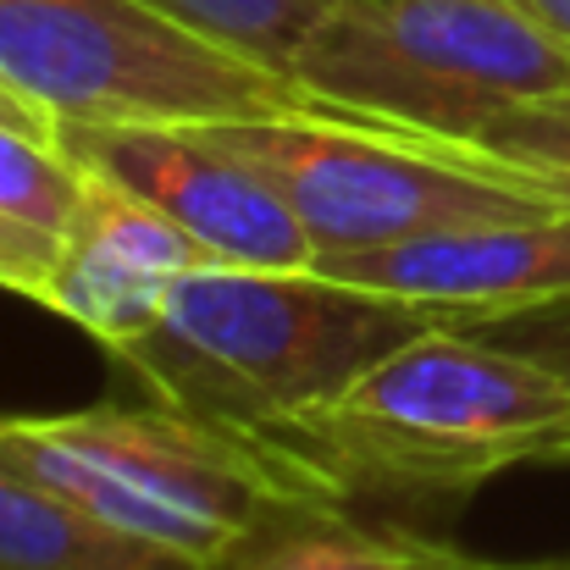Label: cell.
I'll return each mask as SVG.
<instances>
[{"label":"cell","mask_w":570,"mask_h":570,"mask_svg":"<svg viewBox=\"0 0 570 570\" xmlns=\"http://www.w3.org/2000/svg\"><path fill=\"white\" fill-rule=\"evenodd\" d=\"M566 438L570 377L471 327H432L387 350L344 393L266 432L350 510L393 527L460 510L510 465H554Z\"/></svg>","instance_id":"6da1fadb"},{"label":"cell","mask_w":570,"mask_h":570,"mask_svg":"<svg viewBox=\"0 0 570 570\" xmlns=\"http://www.w3.org/2000/svg\"><path fill=\"white\" fill-rule=\"evenodd\" d=\"M0 465L199 570L277 521L344 504L277 443L167 399L0 415Z\"/></svg>","instance_id":"7a4b0ae2"},{"label":"cell","mask_w":570,"mask_h":570,"mask_svg":"<svg viewBox=\"0 0 570 570\" xmlns=\"http://www.w3.org/2000/svg\"><path fill=\"white\" fill-rule=\"evenodd\" d=\"M432 327L465 322L327 272L194 266L173 277L156 327L117 361L150 382L156 399L266 438Z\"/></svg>","instance_id":"3957f363"},{"label":"cell","mask_w":570,"mask_h":570,"mask_svg":"<svg viewBox=\"0 0 570 570\" xmlns=\"http://www.w3.org/2000/svg\"><path fill=\"white\" fill-rule=\"evenodd\" d=\"M288 78L322 117L460 145L510 106L566 95L570 45L510 0H327Z\"/></svg>","instance_id":"277c9868"},{"label":"cell","mask_w":570,"mask_h":570,"mask_svg":"<svg viewBox=\"0 0 570 570\" xmlns=\"http://www.w3.org/2000/svg\"><path fill=\"white\" fill-rule=\"evenodd\" d=\"M0 78L56 122H244L316 111L272 72L145 0H0Z\"/></svg>","instance_id":"5b68a950"},{"label":"cell","mask_w":570,"mask_h":570,"mask_svg":"<svg viewBox=\"0 0 570 570\" xmlns=\"http://www.w3.org/2000/svg\"><path fill=\"white\" fill-rule=\"evenodd\" d=\"M222 150L249 161L311 227L316 249H377L410 233L482 222V216H532L566 210L493 167L482 150L432 145L415 134H387L350 117H244V122H194Z\"/></svg>","instance_id":"8992f818"},{"label":"cell","mask_w":570,"mask_h":570,"mask_svg":"<svg viewBox=\"0 0 570 570\" xmlns=\"http://www.w3.org/2000/svg\"><path fill=\"white\" fill-rule=\"evenodd\" d=\"M61 156L89 178L150 199L222 266L316 272L322 249L294 205L249 161L189 122H61Z\"/></svg>","instance_id":"52a82bcc"},{"label":"cell","mask_w":570,"mask_h":570,"mask_svg":"<svg viewBox=\"0 0 570 570\" xmlns=\"http://www.w3.org/2000/svg\"><path fill=\"white\" fill-rule=\"evenodd\" d=\"M316 272L449 311L460 322L570 299V210L482 216L410 233L377 249H327Z\"/></svg>","instance_id":"ba28073f"},{"label":"cell","mask_w":570,"mask_h":570,"mask_svg":"<svg viewBox=\"0 0 570 570\" xmlns=\"http://www.w3.org/2000/svg\"><path fill=\"white\" fill-rule=\"evenodd\" d=\"M476 554L454 549L438 532L366 521L350 504L305 510L294 521H277L272 532L249 538L238 554L210 570H471Z\"/></svg>","instance_id":"9c48e42d"},{"label":"cell","mask_w":570,"mask_h":570,"mask_svg":"<svg viewBox=\"0 0 570 570\" xmlns=\"http://www.w3.org/2000/svg\"><path fill=\"white\" fill-rule=\"evenodd\" d=\"M0 570H199L0 465Z\"/></svg>","instance_id":"30bf717a"},{"label":"cell","mask_w":570,"mask_h":570,"mask_svg":"<svg viewBox=\"0 0 570 570\" xmlns=\"http://www.w3.org/2000/svg\"><path fill=\"white\" fill-rule=\"evenodd\" d=\"M460 145L482 150L493 167L515 173L521 184H532L543 199H554V205L570 210V89L499 111L493 122H482Z\"/></svg>","instance_id":"8fae6325"},{"label":"cell","mask_w":570,"mask_h":570,"mask_svg":"<svg viewBox=\"0 0 570 570\" xmlns=\"http://www.w3.org/2000/svg\"><path fill=\"white\" fill-rule=\"evenodd\" d=\"M145 6L178 17L184 28L272 67V72H288L327 0H145Z\"/></svg>","instance_id":"7c38bea8"},{"label":"cell","mask_w":570,"mask_h":570,"mask_svg":"<svg viewBox=\"0 0 570 570\" xmlns=\"http://www.w3.org/2000/svg\"><path fill=\"white\" fill-rule=\"evenodd\" d=\"M83 189H89V178L78 161H67L56 145L0 122V210L6 216L61 238L83 205Z\"/></svg>","instance_id":"4fadbf2b"},{"label":"cell","mask_w":570,"mask_h":570,"mask_svg":"<svg viewBox=\"0 0 570 570\" xmlns=\"http://www.w3.org/2000/svg\"><path fill=\"white\" fill-rule=\"evenodd\" d=\"M465 327L482 333V338H499L510 350H527L532 361H543L560 377H570V299H549V305L510 311V316H482V322H465ZM554 465H570V438L560 443Z\"/></svg>","instance_id":"5bb4252c"},{"label":"cell","mask_w":570,"mask_h":570,"mask_svg":"<svg viewBox=\"0 0 570 570\" xmlns=\"http://www.w3.org/2000/svg\"><path fill=\"white\" fill-rule=\"evenodd\" d=\"M50 266H56V238L0 210V288L22 299H45Z\"/></svg>","instance_id":"9a60e30c"},{"label":"cell","mask_w":570,"mask_h":570,"mask_svg":"<svg viewBox=\"0 0 570 570\" xmlns=\"http://www.w3.org/2000/svg\"><path fill=\"white\" fill-rule=\"evenodd\" d=\"M0 122H11V128H22V134H33V139H45V145H56V134H61V122L45 117L33 100H22L6 78H0ZM56 150H61V145H56Z\"/></svg>","instance_id":"2e32d148"},{"label":"cell","mask_w":570,"mask_h":570,"mask_svg":"<svg viewBox=\"0 0 570 570\" xmlns=\"http://www.w3.org/2000/svg\"><path fill=\"white\" fill-rule=\"evenodd\" d=\"M510 6H521L532 22H543L549 33H560L570 45V0H510Z\"/></svg>","instance_id":"e0dca14e"},{"label":"cell","mask_w":570,"mask_h":570,"mask_svg":"<svg viewBox=\"0 0 570 570\" xmlns=\"http://www.w3.org/2000/svg\"><path fill=\"white\" fill-rule=\"evenodd\" d=\"M471 570H570V560H471Z\"/></svg>","instance_id":"ac0fdd59"}]
</instances>
